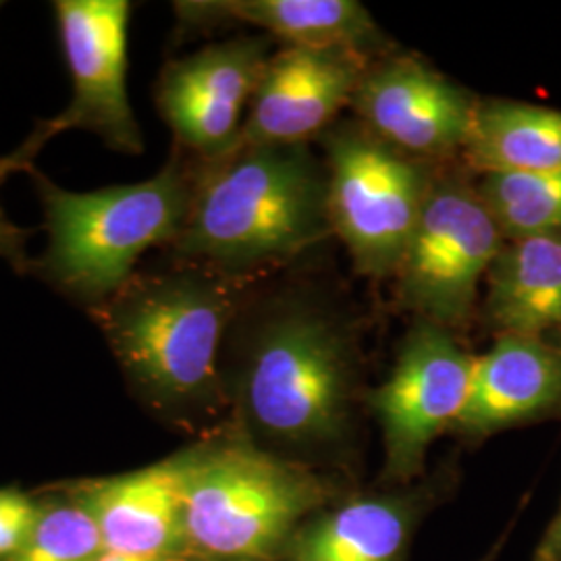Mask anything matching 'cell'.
I'll return each instance as SVG.
<instances>
[{
    "mask_svg": "<svg viewBox=\"0 0 561 561\" xmlns=\"http://www.w3.org/2000/svg\"><path fill=\"white\" fill-rule=\"evenodd\" d=\"M329 236L327 167L310 146L238 144L217 161H198L192 208L169 259L252 283Z\"/></svg>",
    "mask_w": 561,
    "mask_h": 561,
    "instance_id": "cell-1",
    "label": "cell"
},
{
    "mask_svg": "<svg viewBox=\"0 0 561 561\" xmlns=\"http://www.w3.org/2000/svg\"><path fill=\"white\" fill-rule=\"evenodd\" d=\"M250 285L171 259L161 268H138L90 317L141 398L185 416L221 401V350Z\"/></svg>",
    "mask_w": 561,
    "mask_h": 561,
    "instance_id": "cell-2",
    "label": "cell"
},
{
    "mask_svg": "<svg viewBox=\"0 0 561 561\" xmlns=\"http://www.w3.org/2000/svg\"><path fill=\"white\" fill-rule=\"evenodd\" d=\"M240 341V403L268 442L296 449L340 443L352 424L356 340L333 308L298 294L248 301Z\"/></svg>",
    "mask_w": 561,
    "mask_h": 561,
    "instance_id": "cell-3",
    "label": "cell"
},
{
    "mask_svg": "<svg viewBox=\"0 0 561 561\" xmlns=\"http://www.w3.org/2000/svg\"><path fill=\"white\" fill-rule=\"evenodd\" d=\"M27 175L41 194L48 233L32 273L90 312L136 275L146 252L178 241L194 201L198 161H187L181 150L150 180L94 192L62 190L36 167Z\"/></svg>",
    "mask_w": 561,
    "mask_h": 561,
    "instance_id": "cell-4",
    "label": "cell"
},
{
    "mask_svg": "<svg viewBox=\"0 0 561 561\" xmlns=\"http://www.w3.org/2000/svg\"><path fill=\"white\" fill-rule=\"evenodd\" d=\"M185 547L210 561H268L327 500L321 479L245 437L181 451Z\"/></svg>",
    "mask_w": 561,
    "mask_h": 561,
    "instance_id": "cell-5",
    "label": "cell"
},
{
    "mask_svg": "<svg viewBox=\"0 0 561 561\" xmlns=\"http://www.w3.org/2000/svg\"><path fill=\"white\" fill-rule=\"evenodd\" d=\"M329 219L356 271L389 279L421 219L435 167L370 134L360 121L324 134Z\"/></svg>",
    "mask_w": 561,
    "mask_h": 561,
    "instance_id": "cell-6",
    "label": "cell"
},
{
    "mask_svg": "<svg viewBox=\"0 0 561 561\" xmlns=\"http://www.w3.org/2000/svg\"><path fill=\"white\" fill-rule=\"evenodd\" d=\"M503 243L502 229L477 183L460 173L435 171L421 219L393 275L403 308L416 321L454 333L468 327Z\"/></svg>",
    "mask_w": 561,
    "mask_h": 561,
    "instance_id": "cell-7",
    "label": "cell"
},
{
    "mask_svg": "<svg viewBox=\"0 0 561 561\" xmlns=\"http://www.w3.org/2000/svg\"><path fill=\"white\" fill-rule=\"evenodd\" d=\"M474 360L445 327L416 321L408 331L389 379L368 396L381 424L387 479L416 477L431 443L456 426L470 396Z\"/></svg>",
    "mask_w": 561,
    "mask_h": 561,
    "instance_id": "cell-8",
    "label": "cell"
},
{
    "mask_svg": "<svg viewBox=\"0 0 561 561\" xmlns=\"http://www.w3.org/2000/svg\"><path fill=\"white\" fill-rule=\"evenodd\" d=\"M273 55V38L238 36L164 65L157 106L183 152L210 162L240 144L248 108Z\"/></svg>",
    "mask_w": 561,
    "mask_h": 561,
    "instance_id": "cell-9",
    "label": "cell"
},
{
    "mask_svg": "<svg viewBox=\"0 0 561 561\" xmlns=\"http://www.w3.org/2000/svg\"><path fill=\"white\" fill-rule=\"evenodd\" d=\"M55 15L73 81L71 102L53 117L60 134L90 131L117 152L140 154L144 140L127 92L131 4L125 0H59Z\"/></svg>",
    "mask_w": 561,
    "mask_h": 561,
    "instance_id": "cell-10",
    "label": "cell"
},
{
    "mask_svg": "<svg viewBox=\"0 0 561 561\" xmlns=\"http://www.w3.org/2000/svg\"><path fill=\"white\" fill-rule=\"evenodd\" d=\"M479 99L414 55L370 62L352 106L377 138L419 161L461 154Z\"/></svg>",
    "mask_w": 561,
    "mask_h": 561,
    "instance_id": "cell-11",
    "label": "cell"
},
{
    "mask_svg": "<svg viewBox=\"0 0 561 561\" xmlns=\"http://www.w3.org/2000/svg\"><path fill=\"white\" fill-rule=\"evenodd\" d=\"M375 57L354 48L280 46L243 121L240 144H308L352 106Z\"/></svg>",
    "mask_w": 561,
    "mask_h": 561,
    "instance_id": "cell-12",
    "label": "cell"
},
{
    "mask_svg": "<svg viewBox=\"0 0 561 561\" xmlns=\"http://www.w3.org/2000/svg\"><path fill=\"white\" fill-rule=\"evenodd\" d=\"M76 502L92 514L104 551L171 560L187 549L181 454L127 474L83 482Z\"/></svg>",
    "mask_w": 561,
    "mask_h": 561,
    "instance_id": "cell-13",
    "label": "cell"
},
{
    "mask_svg": "<svg viewBox=\"0 0 561 561\" xmlns=\"http://www.w3.org/2000/svg\"><path fill=\"white\" fill-rule=\"evenodd\" d=\"M547 421H561L560 347L542 337H495L474 360L470 396L456 428L489 437Z\"/></svg>",
    "mask_w": 561,
    "mask_h": 561,
    "instance_id": "cell-14",
    "label": "cell"
},
{
    "mask_svg": "<svg viewBox=\"0 0 561 561\" xmlns=\"http://www.w3.org/2000/svg\"><path fill=\"white\" fill-rule=\"evenodd\" d=\"M181 27L243 23L296 48H354L387 55V42L370 11L356 0H198L175 2Z\"/></svg>",
    "mask_w": 561,
    "mask_h": 561,
    "instance_id": "cell-15",
    "label": "cell"
},
{
    "mask_svg": "<svg viewBox=\"0 0 561 561\" xmlns=\"http://www.w3.org/2000/svg\"><path fill=\"white\" fill-rule=\"evenodd\" d=\"M484 285L482 321L495 337H553L561 331V236L505 240Z\"/></svg>",
    "mask_w": 561,
    "mask_h": 561,
    "instance_id": "cell-16",
    "label": "cell"
},
{
    "mask_svg": "<svg viewBox=\"0 0 561 561\" xmlns=\"http://www.w3.org/2000/svg\"><path fill=\"white\" fill-rule=\"evenodd\" d=\"M461 159L479 175L561 171V111L479 99Z\"/></svg>",
    "mask_w": 561,
    "mask_h": 561,
    "instance_id": "cell-17",
    "label": "cell"
},
{
    "mask_svg": "<svg viewBox=\"0 0 561 561\" xmlns=\"http://www.w3.org/2000/svg\"><path fill=\"white\" fill-rule=\"evenodd\" d=\"M410 524V507L401 500H354L296 535L291 561H398Z\"/></svg>",
    "mask_w": 561,
    "mask_h": 561,
    "instance_id": "cell-18",
    "label": "cell"
},
{
    "mask_svg": "<svg viewBox=\"0 0 561 561\" xmlns=\"http://www.w3.org/2000/svg\"><path fill=\"white\" fill-rule=\"evenodd\" d=\"M477 187L505 240L561 236V171L489 173Z\"/></svg>",
    "mask_w": 561,
    "mask_h": 561,
    "instance_id": "cell-19",
    "label": "cell"
},
{
    "mask_svg": "<svg viewBox=\"0 0 561 561\" xmlns=\"http://www.w3.org/2000/svg\"><path fill=\"white\" fill-rule=\"evenodd\" d=\"M101 530L80 502L42 505L41 518L20 551L7 561H96Z\"/></svg>",
    "mask_w": 561,
    "mask_h": 561,
    "instance_id": "cell-20",
    "label": "cell"
},
{
    "mask_svg": "<svg viewBox=\"0 0 561 561\" xmlns=\"http://www.w3.org/2000/svg\"><path fill=\"white\" fill-rule=\"evenodd\" d=\"M59 134L60 129L55 121L46 119L38 123L32 136L23 141L18 150L0 159V187L13 173H30L36 167L34 161L41 154L42 148ZM27 238L30 231L11 221L0 206V259H4L20 273H32L34 259H30L27 254Z\"/></svg>",
    "mask_w": 561,
    "mask_h": 561,
    "instance_id": "cell-21",
    "label": "cell"
},
{
    "mask_svg": "<svg viewBox=\"0 0 561 561\" xmlns=\"http://www.w3.org/2000/svg\"><path fill=\"white\" fill-rule=\"evenodd\" d=\"M42 505L18 489H0V558L15 556L41 518Z\"/></svg>",
    "mask_w": 561,
    "mask_h": 561,
    "instance_id": "cell-22",
    "label": "cell"
},
{
    "mask_svg": "<svg viewBox=\"0 0 561 561\" xmlns=\"http://www.w3.org/2000/svg\"><path fill=\"white\" fill-rule=\"evenodd\" d=\"M533 561H561V502L556 516L551 518L549 526L542 533Z\"/></svg>",
    "mask_w": 561,
    "mask_h": 561,
    "instance_id": "cell-23",
    "label": "cell"
},
{
    "mask_svg": "<svg viewBox=\"0 0 561 561\" xmlns=\"http://www.w3.org/2000/svg\"><path fill=\"white\" fill-rule=\"evenodd\" d=\"M549 341H551V343H553V345H558V347H560V350H561V331H560V333H556V335H553V337H549Z\"/></svg>",
    "mask_w": 561,
    "mask_h": 561,
    "instance_id": "cell-24",
    "label": "cell"
}]
</instances>
